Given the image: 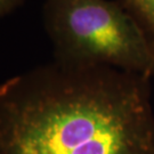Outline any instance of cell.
Wrapping results in <instances>:
<instances>
[{"instance_id":"cell-4","label":"cell","mask_w":154,"mask_h":154,"mask_svg":"<svg viewBox=\"0 0 154 154\" xmlns=\"http://www.w3.org/2000/svg\"><path fill=\"white\" fill-rule=\"evenodd\" d=\"M24 2V0H0V18L7 16Z\"/></svg>"},{"instance_id":"cell-3","label":"cell","mask_w":154,"mask_h":154,"mask_svg":"<svg viewBox=\"0 0 154 154\" xmlns=\"http://www.w3.org/2000/svg\"><path fill=\"white\" fill-rule=\"evenodd\" d=\"M138 23L154 53V0H119Z\"/></svg>"},{"instance_id":"cell-1","label":"cell","mask_w":154,"mask_h":154,"mask_svg":"<svg viewBox=\"0 0 154 154\" xmlns=\"http://www.w3.org/2000/svg\"><path fill=\"white\" fill-rule=\"evenodd\" d=\"M151 78L53 61L0 85V154H154Z\"/></svg>"},{"instance_id":"cell-2","label":"cell","mask_w":154,"mask_h":154,"mask_svg":"<svg viewBox=\"0 0 154 154\" xmlns=\"http://www.w3.org/2000/svg\"><path fill=\"white\" fill-rule=\"evenodd\" d=\"M42 21L54 60L154 78V53L119 0H45Z\"/></svg>"}]
</instances>
